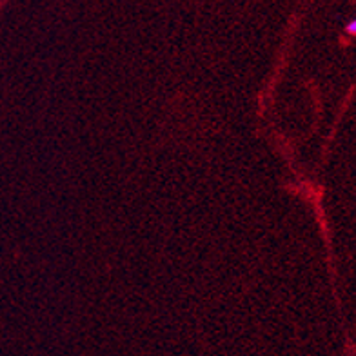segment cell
<instances>
[{
    "label": "cell",
    "mask_w": 356,
    "mask_h": 356,
    "mask_svg": "<svg viewBox=\"0 0 356 356\" xmlns=\"http://www.w3.org/2000/svg\"><path fill=\"white\" fill-rule=\"evenodd\" d=\"M346 33L351 37H356V17L353 20H349L346 26Z\"/></svg>",
    "instance_id": "cell-1"
}]
</instances>
